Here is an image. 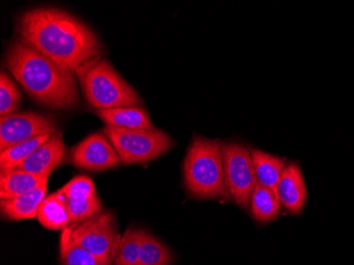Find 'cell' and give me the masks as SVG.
<instances>
[{
    "label": "cell",
    "instance_id": "cell-19",
    "mask_svg": "<svg viewBox=\"0 0 354 265\" xmlns=\"http://www.w3.org/2000/svg\"><path fill=\"white\" fill-rule=\"evenodd\" d=\"M59 254L63 265H105L100 259L71 240V226L62 231Z\"/></svg>",
    "mask_w": 354,
    "mask_h": 265
},
{
    "label": "cell",
    "instance_id": "cell-13",
    "mask_svg": "<svg viewBox=\"0 0 354 265\" xmlns=\"http://www.w3.org/2000/svg\"><path fill=\"white\" fill-rule=\"evenodd\" d=\"M47 184L19 197L1 199L0 209L3 218L16 221L37 218L41 203L47 193Z\"/></svg>",
    "mask_w": 354,
    "mask_h": 265
},
{
    "label": "cell",
    "instance_id": "cell-14",
    "mask_svg": "<svg viewBox=\"0 0 354 265\" xmlns=\"http://www.w3.org/2000/svg\"><path fill=\"white\" fill-rule=\"evenodd\" d=\"M39 222L50 230H64L71 223L68 203L61 189L44 199L37 212Z\"/></svg>",
    "mask_w": 354,
    "mask_h": 265
},
{
    "label": "cell",
    "instance_id": "cell-7",
    "mask_svg": "<svg viewBox=\"0 0 354 265\" xmlns=\"http://www.w3.org/2000/svg\"><path fill=\"white\" fill-rule=\"evenodd\" d=\"M222 153L228 195L239 206L248 208L257 186L252 150L241 143H230L223 145Z\"/></svg>",
    "mask_w": 354,
    "mask_h": 265
},
{
    "label": "cell",
    "instance_id": "cell-10",
    "mask_svg": "<svg viewBox=\"0 0 354 265\" xmlns=\"http://www.w3.org/2000/svg\"><path fill=\"white\" fill-rule=\"evenodd\" d=\"M68 203L71 223L84 222L101 211V202L93 179L86 175L73 177L61 189Z\"/></svg>",
    "mask_w": 354,
    "mask_h": 265
},
{
    "label": "cell",
    "instance_id": "cell-12",
    "mask_svg": "<svg viewBox=\"0 0 354 265\" xmlns=\"http://www.w3.org/2000/svg\"><path fill=\"white\" fill-rule=\"evenodd\" d=\"M281 206L286 210L299 214L307 202L308 192L301 170L297 163L286 165L277 187Z\"/></svg>",
    "mask_w": 354,
    "mask_h": 265
},
{
    "label": "cell",
    "instance_id": "cell-11",
    "mask_svg": "<svg viewBox=\"0 0 354 265\" xmlns=\"http://www.w3.org/2000/svg\"><path fill=\"white\" fill-rule=\"evenodd\" d=\"M66 158V145L61 133H55L39 145L35 152L26 159L19 168L39 176H50Z\"/></svg>",
    "mask_w": 354,
    "mask_h": 265
},
{
    "label": "cell",
    "instance_id": "cell-17",
    "mask_svg": "<svg viewBox=\"0 0 354 265\" xmlns=\"http://www.w3.org/2000/svg\"><path fill=\"white\" fill-rule=\"evenodd\" d=\"M252 156L257 184L277 193L278 183L286 165V159L260 150H252Z\"/></svg>",
    "mask_w": 354,
    "mask_h": 265
},
{
    "label": "cell",
    "instance_id": "cell-18",
    "mask_svg": "<svg viewBox=\"0 0 354 265\" xmlns=\"http://www.w3.org/2000/svg\"><path fill=\"white\" fill-rule=\"evenodd\" d=\"M281 207L277 193L257 184L250 199V209L257 221L266 223L274 220L279 215Z\"/></svg>",
    "mask_w": 354,
    "mask_h": 265
},
{
    "label": "cell",
    "instance_id": "cell-8",
    "mask_svg": "<svg viewBox=\"0 0 354 265\" xmlns=\"http://www.w3.org/2000/svg\"><path fill=\"white\" fill-rule=\"evenodd\" d=\"M55 133V121L43 113L26 111L0 117V152L29 139Z\"/></svg>",
    "mask_w": 354,
    "mask_h": 265
},
{
    "label": "cell",
    "instance_id": "cell-16",
    "mask_svg": "<svg viewBox=\"0 0 354 265\" xmlns=\"http://www.w3.org/2000/svg\"><path fill=\"white\" fill-rule=\"evenodd\" d=\"M99 118L111 127L122 129H155L149 113L142 107H118L97 111Z\"/></svg>",
    "mask_w": 354,
    "mask_h": 265
},
{
    "label": "cell",
    "instance_id": "cell-20",
    "mask_svg": "<svg viewBox=\"0 0 354 265\" xmlns=\"http://www.w3.org/2000/svg\"><path fill=\"white\" fill-rule=\"evenodd\" d=\"M53 135H43L35 137L24 143H17L7 150L0 152V169L1 171L13 170L19 168V165L29 158L30 155L37 150L39 145H43Z\"/></svg>",
    "mask_w": 354,
    "mask_h": 265
},
{
    "label": "cell",
    "instance_id": "cell-6",
    "mask_svg": "<svg viewBox=\"0 0 354 265\" xmlns=\"http://www.w3.org/2000/svg\"><path fill=\"white\" fill-rule=\"evenodd\" d=\"M121 237L111 212L99 213L71 226V240L105 265L113 264L116 259Z\"/></svg>",
    "mask_w": 354,
    "mask_h": 265
},
{
    "label": "cell",
    "instance_id": "cell-1",
    "mask_svg": "<svg viewBox=\"0 0 354 265\" xmlns=\"http://www.w3.org/2000/svg\"><path fill=\"white\" fill-rule=\"evenodd\" d=\"M17 31L25 43L69 73L100 57V43L93 30L57 8L25 12L17 21Z\"/></svg>",
    "mask_w": 354,
    "mask_h": 265
},
{
    "label": "cell",
    "instance_id": "cell-22",
    "mask_svg": "<svg viewBox=\"0 0 354 265\" xmlns=\"http://www.w3.org/2000/svg\"><path fill=\"white\" fill-rule=\"evenodd\" d=\"M142 231L136 228L125 231V234L121 237L115 265H139Z\"/></svg>",
    "mask_w": 354,
    "mask_h": 265
},
{
    "label": "cell",
    "instance_id": "cell-2",
    "mask_svg": "<svg viewBox=\"0 0 354 265\" xmlns=\"http://www.w3.org/2000/svg\"><path fill=\"white\" fill-rule=\"evenodd\" d=\"M6 66L37 102L61 109H73L79 103L73 73L62 69L23 39H16L10 45Z\"/></svg>",
    "mask_w": 354,
    "mask_h": 265
},
{
    "label": "cell",
    "instance_id": "cell-21",
    "mask_svg": "<svg viewBox=\"0 0 354 265\" xmlns=\"http://www.w3.org/2000/svg\"><path fill=\"white\" fill-rule=\"evenodd\" d=\"M172 254L168 247L147 231H142L139 265H170Z\"/></svg>",
    "mask_w": 354,
    "mask_h": 265
},
{
    "label": "cell",
    "instance_id": "cell-15",
    "mask_svg": "<svg viewBox=\"0 0 354 265\" xmlns=\"http://www.w3.org/2000/svg\"><path fill=\"white\" fill-rule=\"evenodd\" d=\"M48 176H39L21 169L1 171L0 174V197H19L25 193L31 192L39 187L47 184Z\"/></svg>",
    "mask_w": 354,
    "mask_h": 265
},
{
    "label": "cell",
    "instance_id": "cell-9",
    "mask_svg": "<svg viewBox=\"0 0 354 265\" xmlns=\"http://www.w3.org/2000/svg\"><path fill=\"white\" fill-rule=\"evenodd\" d=\"M75 167L88 171H104L120 165V157L106 135L95 133L77 143L71 152Z\"/></svg>",
    "mask_w": 354,
    "mask_h": 265
},
{
    "label": "cell",
    "instance_id": "cell-3",
    "mask_svg": "<svg viewBox=\"0 0 354 265\" xmlns=\"http://www.w3.org/2000/svg\"><path fill=\"white\" fill-rule=\"evenodd\" d=\"M223 143L218 139L196 137L184 161L185 186L198 199H220L228 195L225 181Z\"/></svg>",
    "mask_w": 354,
    "mask_h": 265
},
{
    "label": "cell",
    "instance_id": "cell-5",
    "mask_svg": "<svg viewBox=\"0 0 354 265\" xmlns=\"http://www.w3.org/2000/svg\"><path fill=\"white\" fill-rule=\"evenodd\" d=\"M104 134L125 165H137L158 158L175 145L162 129H122L106 125Z\"/></svg>",
    "mask_w": 354,
    "mask_h": 265
},
{
    "label": "cell",
    "instance_id": "cell-4",
    "mask_svg": "<svg viewBox=\"0 0 354 265\" xmlns=\"http://www.w3.org/2000/svg\"><path fill=\"white\" fill-rule=\"evenodd\" d=\"M75 73L89 105L97 111L142 104L137 91L106 60L95 57Z\"/></svg>",
    "mask_w": 354,
    "mask_h": 265
},
{
    "label": "cell",
    "instance_id": "cell-23",
    "mask_svg": "<svg viewBox=\"0 0 354 265\" xmlns=\"http://www.w3.org/2000/svg\"><path fill=\"white\" fill-rule=\"evenodd\" d=\"M21 104V93L5 71L0 73V116L14 115Z\"/></svg>",
    "mask_w": 354,
    "mask_h": 265
}]
</instances>
